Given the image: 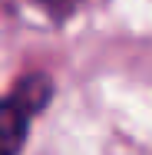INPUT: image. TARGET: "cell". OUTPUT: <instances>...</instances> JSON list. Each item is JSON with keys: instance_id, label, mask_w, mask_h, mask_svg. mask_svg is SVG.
Here are the masks:
<instances>
[{"instance_id": "cell-1", "label": "cell", "mask_w": 152, "mask_h": 155, "mask_svg": "<svg viewBox=\"0 0 152 155\" xmlns=\"http://www.w3.org/2000/svg\"><path fill=\"white\" fill-rule=\"evenodd\" d=\"M53 83L43 73L23 76L7 96H0V155H20L33 119L46 109Z\"/></svg>"}, {"instance_id": "cell-2", "label": "cell", "mask_w": 152, "mask_h": 155, "mask_svg": "<svg viewBox=\"0 0 152 155\" xmlns=\"http://www.w3.org/2000/svg\"><path fill=\"white\" fill-rule=\"evenodd\" d=\"M76 3L79 0H17L20 10L40 17L43 23H63V20H69L73 10H76Z\"/></svg>"}]
</instances>
